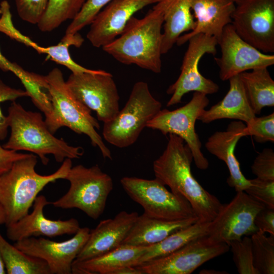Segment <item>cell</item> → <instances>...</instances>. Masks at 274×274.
I'll list each match as a JSON object with an SVG mask.
<instances>
[{
  "instance_id": "cell-1",
  "label": "cell",
  "mask_w": 274,
  "mask_h": 274,
  "mask_svg": "<svg viewBox=\"0 0 274 274\" xmlns=\"http://www.w3.org/2000/svg\"><path fill=\"white\" fill-rule=\"evenodd\" d=\"M168 135L164 151L153 163L155 178L168 186L172 192L187 200L199 221L211 222L222 204L192 175L191 164L193 158L189 146L179 136Z\"/></svg>"
},
{
  "instance_id": "cell-2",
  "label": "cell",
  "mask_w": 274,
  "mask_h": 274,
  "mask_svg": "<svg viewBox=\"0 0 274 274\" xmlns=\"http://www.w3.org/2000/svg\"><path fill=\"white\" fill-rule=\"evenodd\" d=\"M163 24L162 11L154 6L142 18L132 17L121 33L102 48L122 64L160 73Z\"/></svg>"
},
{
  "instance_id": "cell-3",
  "label": "cell",
  "mask_w": 274,
  "mask_h": 274,
  "mask_svg": "<svg viewBox=\"0 0 274 274\" xmlns=\"http://www.w3.org/2000/svg\"><path fill=\"white\" fill-rule=\"evenodd\" d=\"M37 156L29 154L15 161L11 167L0 176V203L6 214V226L29 213L39 193L48 184L65 179L72 167L71 159L66 158L54 173L41 175L35 167Z\"/></svg>"
},
{
  "instance_id": "cell-4",
  "label": "cell",
  "mask_w": 274,
  "mask_h": 274,
  "mask_svg": "<svg viewBox=\"0 0 274 274\" xmlns=\"http://www.w3.org/2000/svg\"><path fill=\"white\" fill-rule=\"evenodd\" d=\"M7 117L11 134L3 145L5 149L34 153L45 165L49 162L48 155L62 162L66 158H79L84 154L81 147L71 146L62 139L55 137L40 113L26 111L14 101L8 109Z\"/></svg>"
},
{
  "instance_id": "cell-5",
  "label": "cell",
  "mask_w": 274,
  "mask_h": 274,
  "mask_svg": "<svg viewBox=\"0 0 274 274\" xmlns=\"http://www.w3.org/2000/svg\"><path fill=\"white\" fill-rule=\"evenodd\" d=\"M45 79L52 105L51 112L45 119L49 130L54 134L61 127H67L76 133L85 134L92 145L99 148L104 158L112 160L110 149L96 131L100 128L97 120L72 93L60 70L54 68Z\"/></svg>"
},
{
  "instance_id": "cell-6",
  "label": "cell",
  "mask_w": 274,
  "mask_h": 274,
  "mask_svg": "<svg viewBox=\"0 0 274 274\" xmlns=\"http://www.w3.org/2000/svg\"><path fill=\"white\" fill-rule=\"evenodd\" d=\"M161 108V102L152 95L148 84L136 82L124 107L113 119L104 123V139L120 148L132 145Z\"/></svg>"
},
{
  "instance_id": "cell-7",
  "label": "cell",
  "mask_w": 274,
  "mask_h": 274,
  "mask_svg": "<svg viewBox=\"0 0 274 274\" xmlns=\"http://www.w3.org/2000/svg\"><path fill=\"white\" fill-rule=\"evenodd\" d=\"M65 179L70 186L67 192L57 200L54 207L67 209L77 208L96 220L103 213L107 200L113 189V182L108 174L97 164L86 167L72 166Z\"/></svg>"
},
{
  "instance_id": "cell-8",
  "label": "cell",
  "mask_w": 274,
  "mask_h": 274,
  "mask_svg": "<svg viewBox=\"0 0 274 274\" xmlns=\"http://www.w3.org/2000/svg\"><path fill=\"white\" fill-rule=\"evenodd\" d=\"M120 183L130 198L142 207L143 214L147 216L169 221L197 217L187 200L168 191L156 178L124 177Z\"/></svg>"
},
{
  "instance_id": "cell-9",
  "label": "cell",
  "mask_w": 274,
  "mask_h": 274,
  "mask_svg": "<svg viewBox=\"0 0 274 274\" xmlns=\"http://www.w3.org/2000/svg\"><path fill=\"white\" fill-rule=\"evenodd\" d=\"M207 94L194 92L191 99L173 111L161 109L146 125L164 135L174 134L181 138L190 149L195 164L200 169L209 166L208 159L201 151V143L195 125L198 117L209 103Z\"/></svg>"
},
{
  "instance_id": "cell-10",
  "label": "cell",
  "mask_w": 274,
  "mask_h": 274,
  "mask_svg": "<svg viewBox=\"0 0 274 274\" xmlns=\"http://www.w3.org/2000/svg\"><path fill=\"white\" fill-rule=\"evenodd\" d=\"M66 83L79 101L95 112L99 121L108 122L119 111L118 90L110 73L99 70L96 73H72Z\"/></svg>"
},
{
  "instance_id": "cell-11",
  "label": "cell",
  "mask_w": 274,
  "mask_h": 274,
  "mask_svg": "<svg viewBox=\"0 0 274 274\" xmlns=\"http://www.w3.org/2000/svg\"><path fill=\"white\" fill-rule=\"evenodd\" d=\"M187 42L188 46L183 59L180 74L166 90L168 94L172 95L167 107L181 102L183 96L191 91L208 95L215 93L219 89L216 83L204 77L198 69L199 61L205 54H216L217 39L214 37L197 34L191 37Z\"/></svg>"
},
{
  "instance_id": "cell-12",
  "label": "cell",
  "mask_w": 274,
  "mask_h": 274,
  "mask_svg": "<svg viewBox=\"0 0 274 274\" xmlns=\"http://www.w3.org/2000/svg\"><path fill=\"white\" fill-rule=\"evenodd\" d=\"M231 19L243 40L264 53L274 52V0H242Z\"/></svg>"
},
{
  "instance_id": "cell-13",
  "label": "cell",
  "mask_w": 274,
  "mask_h": 274,
  "mask_svg": "<svg viewBox=\"0 0 274 274\" xmlns=\"http://www.w3.org/2000/svg\"><path fill=\"white\" fill-rule=\"evenodd\" d=\"M264 207L245 191L237 192L229 203L222 204L210 222L207 236L213 243L229 245L244 236L251 235L258 230L254 219Z\"/></svg>"
},
{
  "instance_id": "cell-14",
  "label": "cell",
  "mask_w": 274,
  "mask_h": 274,
  "mask_svg": "<svg viewBox=\"0 0 274 274\" xmlns=\"http://www.w3.org/2000/svg\"><path fill=\"white\" fill-rule=\"evenodd\" d=\"M225 243H215L207 235L188 243L173 253L135 266L143 274H190L205 262L229 250Z\"/></svg>"
},
{
  "instance_id": "cell-15",
  "label": "cell",
  "mask_w": 274,
  "mask_h": 274,
  "mask_svg": "<svg viewBox=\"0 0 274 274\" xmlns=\"http://www.w3.org/2000/svg\"><path fill=\"white\" fill-rule=\"evenodd\" d=\"M221 56L214 60L219 68V77L223 81L254 68L274 64V55L267 54L243 40L231 24L224 28L218 42Z\"/></svg>"
},
{
  "instance_id": "cell-16",
  "label": "cell",
  "mask_w": 274,
  "mask_h": 274,
  "mask_svg": "<svg viewBox=\"0 0 274 274\" xmlns=\"http://www.w3.org/2000/svg\"><path fill=\"white\" fill-rule=\"evenodd\" d=\"M90 231L87 227H80L72 238L61 242L30 237L13 245L25 253L45 261L51 274H71L72 264L87 242Z\"/></svg>"
},
{
  "instance_id": "cell-17",
  "label": "cell",
  "mask_w": 274,
  "mask_h": 274,
  "mask_svg": "<svg viewBox=\"0 0 274 274\" xmlns=\"http://www.w3.org/2000/svg\"><path fill=\"white\" fill-rule=\"evenodd\" d=\"M160 1H112L99 11L90 24L87 39L93 46L103 47L121 33L136 12Z\"/></svg>"
},
{
  "instance_id": "cell-18",
  "label": "cell",
  "mask_w": 274,
  "mask_h": 274,
  "mask_svg": "<svg viewBox=\"0 0 274 274\" xmlns=\"http://www.w3.org/2000/svg\"><path fill=\"white\" fill-rule=\"evenodd\" d=\"M50 204L44 195L38 196L33 204V210L16 222L6 226L8 238L14 242L38 236L53 237L63 234H75L80 228L75 218L66 220H53L46 218L44 208Z\"/></svg>"
},
{
  "instance_id": "cell-19",
  "label": "cell",
  "mask_w": 274,
  "mask_h": 274,
  "mask_svg": "<svg viewBox=\"0 0 274 274\" xmlns=\"http://www.w3.org/2000/svg\"><path fill=\"white\" fill-rule=\"evenodd\" d=\"M139 214L122 211L113 218L100 221L90 231L89 237L76 257V260L83 261L111 251L123 244Z\"/></svg>"
},
{
  "instance_id": "cell-20",
  "label": "cell",
  "mask_w": 274,
  "mask_h": 274,
  "mask_svg": "<svg viewBox=\"0 0 274 274\" xmlns=\"http://www.w3.org/2000/svg\"><path fill=\"white\" fill-rule=\"evenodd\" d=\"M235 8L231 0H193L191 10L195 26L191 31L182 35L176 44L183 45L197 34L214 37L218 42L224 27L231 24Z\"/></svg>"
},
{
  "instance_id": "cell-21",
  "label": "cell",
  "mask_w": 274,
  "mask_h": 274,
  "mask_svg": "<svg viewBox=\"0 0 274 274\" xmlns=\"http://www.w3.org/2000/svg\"><path fill=\"white\" fill-rule=\"evenodd\" d=\"M245 127L242 121H232L226 130L215 132L205 144L207 150L211 154L226 163L230 174L227 183L237 192L244 191L250 186L249 180L243 174L234 155L237 143L244 137L243 132Z\"/></svg>"
},
{
  "instance_id": "cell-22",
  "label": "cell",
  "mask_w": 274,
  "mask_h": 274,
  "mask_svg": "<svg viewBox=\"0 0 274 274\" xmlns=\"http://www.w3.org/2000/svg\"><path fill=\"white\" fill-rule=\"evenodd\" d=\"M228 80L229 89L224 98L209 110H204L197 120L209 123L218 119H231L244 121L247 124L256 117L239 75Z\"/></svg>"
},
{
  "instance_id": "cell-23",
  "label": "cell",
  "mask_w": 274,
  "mask_h": 274,
  "mask_svg": "<svg viewBox=\"0 0 274 274\" xmlns=\"http://www.w3.org/2000/svg\"><path fill=\"white\" fill-rule=\"evenodd\" d=\"M193 1L161 0L155 5L163 16L162 54L167 53L183 33L194 29L195 21L191 10Z\"/></svg>"
},
{
  "instance_id": "cell-24",
  "label": "cell",
  "mask_w": 274,
  "mask_h": 274,
  "mask_svg": "<svg viewBox=\"0 0 274 274\" xmlns=\"http://www.w3.org/2000/svg\"><path fill=\"white\" fill-rule=\"evenodd\" d=\"M147 247L122 244L100 256L83 261L75 260L72 264V273L113 274L122 267L135 266Z\"/></svg>"
},
{
  "instance_id": "cell-25",
  "label": "cell",
  "mask_w": 274,
  "mask_h": 274,
  "mask_svg": "<svg viewBox=\"0 0 274 274\" xmlns=\"http://www.w3.org/2000/svg\"><path fill=\"white\" fill-rule=\"evenodd\" d=\"M198 220L197 217L180 220H164L143 214L139 215L123 244L149 246Z\"/></svg>"
},
{
  "instance_id": "cell-26",
  "label": "cell",
  "mask_w": 274,
  "mask_h": 274,
  "mask_svg": "<svg viewBox=\"0 0 274 274\" xmlns=\"http://www.w3.org/2000/svg\"><path fill=\"white\" fill-rule=\"evenodd\" d=\"M8 37L28 47L35 49L39 53L45 54L48 58L56 63L68 68L72 73H94V70L87 68L76 62L71 57L69 48L72 46L80 47L84 39L78 33L65 35L61 41L57 45L49 47H41L28 37L21 33L15 27L11 29Z\"/></svg>"
},
{
  "instance_id": "cell-27",
  "label": "cell",
  "mask_w": 274,
  "mask_h": 274,
  "mask_svg": "<svg viewBox=\"0 0 274 274\" xmlns=\"http://www.w3.org/2000/svg\"><path fill=\"white\" fill-rule=\"evenodd\" d=\"M249 102L256 115L265 107L274 106V81L267 67L239 74Z\"/></svg>"
},
{
  "instance_id": "cell-28",
  "label": "cell",
  "mask_w": 274,
  "mask_h": 274,
  "mask_svg": "<svg viewBox=\"0 0 274 274\" xmlns=\"http://www.w3.org/2000/svg\"><path fill=\"white\" fill-rule=\"evenodd\" d=\"M210 222H203L198 220L172 233L159 242L147 246L136 266L167 256L190 242L207 235Z\"/></svg>"
},
{
  "instance_id": "cell-29",
  "label": "cell",
  "mask_w": 274,
  "mask_h": 274,
  "mask_svg": "<svg viewBox=\"0 0 274 274\" xmlns=\"http://www.w3.org/2000/svg\"><path fill=\"white\" fill-rule=\"evenodd\" d=\"M0 252L8 274H51L45 261L22 252L1 233Z\"/></svg>"
},
{
  "instance_id": "cell-30",
  "label": "cell",
  "mask_w": 274,
  "mask_h": 274,
  "mask_svg": "<svg viewBox=\"0 0 274 274\" xmlns=\"http://www.w3.org/2000/svg\"><path fill=\"white\" fill-rule=\"evenodd\" d=\"M87 0H49L46 11L37 24L43 32H50L68 20H73Z\"/></svg>"
},
{
  "instance_id": "cell-31",
  "label": "cell",
  "mask_w": 274,
  "mask_h": 274,
  "mask_svg": "<svg viewBox=\"0 0 274 274\" xmlns=\"http://www.w3.org/2000/svg\"><path fill=\"white\" fill-rule=\"evenodd\" d=\"M251 238L254 266L259 274H273L274 235L258 230Z\"/></svg>"
},
{
  "instance_id": "cell-32",
  "label": "cell",
  "mask_w": 274,
  "mask_h": 274,
  "mask_svg": "<svg viewBox=\"0 0 274 274\" xmlns=\"http://www.w3.org/2000/svg\"><path fill=\"white\" fill-rule=\"evenodd\" d=\"M233 254V260L239 274H259L253 262L251 237L244 236L228 245Z\"/></svg>"
},
{
  "instance_id": "cell-33",
  "label": "cell",
  "mask_w": 274,
  "mask_h": 274,
  "mask_svg": "<svg viewBox=\"0 0 274 274\" xmlns=\"http://www.w3.org/2000/svg\"><path fill=\"white\" fill-rule=\"evenodd\" d=\"M112 1L87 0L78 14L72 20L65 35L77 33L86 26L90 25L99 11Z\"/></svg>"
},
{
  "instance_id": "cell-34",
  "label": "cell",
  "mask_w": 274,
  "mask_h": 274,
  "mask_svg": "<svg viewBox=\"0 0 274 274\" xmlns=\"http://www.w3.org/2000/svg\"><path fill=\"white\" fill-rule=\"evenodd\" d=\"M243 136L251 135L258 143L274 142V113L260 117L256 116L246 125Z\"/></svg>"
},
{
  "instance_id": "cell-35",
  "label": "cell",
  "mask_w": 274,
  "mask_h": 274,
  "mask_svg": "<svg viewBox=\"0 0 274 274\" xmlns=\"http://www.w3.org/2000/svg\"><path fill=\"white\" fill-rule=\"evenodd\" d=\"M0 69L4 72H11L21 82L25 91L28 93L36 91L42 82L41 76L29 72L15 62H12L6 58L0 50Z\"/></svg>"
},
{
  "instance_id": "cell-36",
  "label": "cell",
  "mask_w": 274,
  "mask_h": 274,
  "mask_svg": "<svg viewBox=\"0 0 274 274\" xmlns=\"http://www.w3.org/2000/svg\"><path fill=\"white\" fill-rule=\"evenodd\" d=\"M249 180L250 186L244 191L264 207L274 209V181L257 177Z\"/></svg>"
},
{
  "instance_id": "cell-37",
  "label": "cell",
  "mask_w": 274,
  "mask_h": 274,
  "mask_svg": "<svg viewBox=\"0 0 274 274\" xmlns=\"http://www.w3.org/2000/svg\"><path fill=\"white\" fill-rule=\"evenodd\" d=\"M49 0H15L20 18L28 23L38 24L44 16Z\"/></svg>"
},
{
  "instance_id": "cell-38",
  "label": "cell",
  "mask_w": 274,
  "mask_h": 274,
  "mask_svg": "<svg viewBox=\"0 0 274 274\" xmlns=\"http://www.w3.org/2000/svg\"><path fill=\"white\" fill-rule=\"evenodd\" d=\"M251 170L257 178L274 181V152L271 148H265L254 160Z\"/></svg>"
},
{
  "instance_id": "cell-39",
  "label": "cell",
  "mask_w": 274,
  "mask_h": 274,
  "mask_svg": "<svg viewBox=\"0 0 274 274\" xmlns=\"http://www.w3.org/2000/svg\"><path fill=\"white\" fill-rule=\"evenodd\" d=\"M25 96H28L25 90L11 87L0 78V105L4 101H14L18 98ZM9 127L8 117L3 114L0 107V140L7 137Z\"/></svg>"
},
{
  "instance_id": "cell-40",
  "label": "cell",
  "mask_w": 274,
  "mask_h": 274,
  "mask_svg": "<svg viewBox=\"0 0 274 274\" xmlns=\"http://www.w3.org/2000/svg\"><path fill=\"white\" fill-rule=\"evenodd\" d=\"M254 224L258 230L274 235V209L264 207L256 215Z\"/></svg>"
},
{
  "instance_id": "cell-41",
  "label": "cell",
  "mask_w": 274,
  "mask_h": 274,
  "mask_svg": "<svg viewBox=\"0 0 274 274\" xmlns=\"http://www.w3.org/2000/svg\"><path fill=\"white\" fill-rule=\"evenodd\" d=\"M29 154L7 149L0 145V176L7 172L15 161L27 157Z\"/></svg>"
},
{
  "instance_id": "cell-42",
  "label": "cell",
  "mask_w": 274,
  "mask_h": 274,
  "mask_svg": "<svg viewBox=\"0 0 274 274\" xmlns=\"http://www.w3.org/2000/svg\"><path fill=\"white\" fill-rule=\"evenodd\" d=\"M113 274H143V272L136 266H126L116 270Z\"/></svg>"
},
{
  "instance_id": "cell-43",
  "label": "cell",
  "mask_w": 274,
  "mask_h": 274,
  "mask_svg": "<svg viewBox=\"0 0 274 274\" xmlns=\"http://www.w3.org/2000/svg\"><path fill=\"white\" fill-rule=\"evenodd\" d=\"M199 273L201 274H227L228 273L226 271H218L214 269H202Z\"/></svg>"
},
{
  "instance_id": "cell-44",
  "label": "cell",
  "mask_w": 274,
  "mask_h": 274,
  "mask_svg": "<svg viewBox=\"0 0 274 274\" xmlns=\"http://www.w3.org/2000/svg\"><path fill=\"white\" fill-rule=\"evenodd\" d=\"M6 217L4 209L0 203V225L6 223Z\"/></svg>"
},
{
  "instance_id": "cell-45",
  "label": "cell",
  "mask_w": 274,
  "mask_h": 274,
  "mask_svg": "<svg viewBox=\"0 0 274 274\" xmlns=\"http://www.w3.org/2000/svg\"><path fill=\"white\" fill-rule=\"evenodd\" d=\"M7 273L4 262L0 252V274Z\"/></svg>"
},
{
  "instance_id": "cell-46",
  "label": "cell",
  "mask_w": 274,
  "mask_h": 274,
  "mask_svg": "<svg viewBox=\"0 0 274 274\" xmlns=\"http://www.w3.org/2000/svg\"><path fill=\"white\" fill-rule=\"evenodd\" d=\"M231 1L235 3V4H237V3H238L242 0H231Z\"/></svg>"
}]
</instances>
